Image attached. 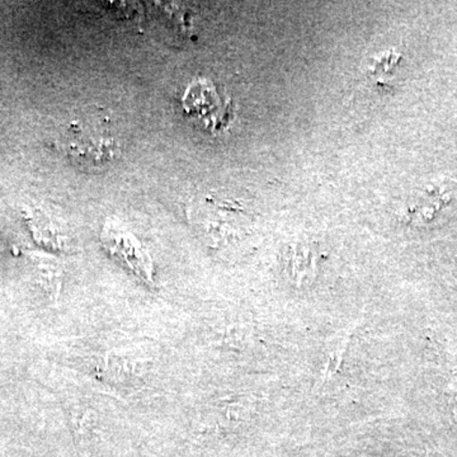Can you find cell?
Here are the masks:
<instances>
[{"label":"cell","mask_w":457,"mask_h":457,"mask_svg":"<svg viewBox=\"0 0 457 457\" xmlns=\"http://www.w3.org/2000/svg\"><path fill=\"white\" fill-rule=\"evenodd\" d=\"M315 257L309 246L299 245L293 249L291 273L299 286L309 284L315 276Z\"/></svg>","instance_id":"cell-3"},{"label":"cell","mask_w":457,"mask_h":457,"mask_svg":"<svg viewBox=\"0 0 457 457\" xmlns=\"http://www.w3.org/2000/svg\"><path fill=\"white\" fill-rule=\"evenodd\" d=\"M104 243L134 270L135 275L149 284L153 282V262L132 234L111 225L104 228Z\"/></svg>","instance_id":"cell-2"},{"label":"cell","mask_w":457,"mask_h":457,"mask_svg":"<svg viewBox=\"0 0 457 457\" xmlns=\"http://www.w3.org/2000/svg\"><path fill=\"white\" fill-rule=\"evenodd\" d=\"M352 332L345 333V335L339 337L333 345L332 350L329 352V356H328V362L326 369L323 371V378H321V381H326L327 378H332L337 374L339 368H341L343 356H345V352L347 350L348 343H350Z\"/></svg>","instance_id":"cell-5"},{"label":"cell","mask_w":457,"mask_h":457,"mask_svg":"<svg viewBox=\"0 0 457 457\" xmlns=\"http://www.w3.org/2000/svg\"><path fill=\"white\" fill-rule=\"evenodd\" d=\"M65 150L71 163L79 170L101 171L121 156L122 144L110 120L87 116L69 123Z\"/></svg>","instance_id":"cell-1"},{"label":"cell","mask_w":457,"mask_h":457,"mask_svg":"<svg viewBox=\"0 0 457 457\" xmlns=\"http://www.w3.org/2000/svg\"><path fill=\"white\" fill-rule=\"evenodd\" d=\"M420 198V203L414 206V212L416 218L414 220L418 224H425V222L431 221L435 218L436 213L442 210V207L450 204L449 195L444 194L440 188L432 189V191H426Z\"/></svg>","instance_id":"cell-4"}]
</instances>
